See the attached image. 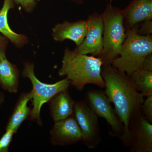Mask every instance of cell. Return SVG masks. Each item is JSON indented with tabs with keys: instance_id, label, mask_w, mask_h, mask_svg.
I'll list each match as a JSON object with an SVG mask.
<instances>
[{
	"instance_id": "6da1fadb",
	"label": "cell",
	"mask_w": 152,
	"mask_h": 152,
	"mask_svg": "<svg viewBox=\"0 0 152 152\" xmlns=\"http://www.w3.org/2000/svg\"><path fill=\"white\" fill-rule=\"evenodd\" d=\"M101 75L105 83V94L115 106V110L124 124V131L121 137L126 147L129 135V126L133 117L141 112L144 96L136 89L129 76L114 67L103 65Z\"/></svg>"
},
{
	"instance_id": "7a4b0ae2",
	"label": "cell",
	"mask_w": 152,
	"mask_h": 152,
	"mask_svg": "<svg viewBox=\"0 0 152 152\" xmlns=\"http://www.w3.org/2000/svg\"><path fill=\"white\" fill-rule=\"evenodd\" d=\"M103 65L99 57L77 53L66 48L58 75L66 76L71 86L78 91L83 90L88 84L104 88V82L101 75Z\"/></svg>"
},
{
	"instance_id": "3957f363",
	"label": "cell",
	"mask_w": 152,
	"mask_h": 152,
	"mask_svg": "<svg viewBox=\"0 0 152 152\" xmlns=\"http://www.w3.org/2000/svg\"><path fill=\"white\" fill-rule=\"evenodd\" d=\"M101 15L104 26L103 51L99 58L103 65L111 64L119 56L127 37L123 10L109 3Z\"/></svg>"
},
{
	"instance_id": "277c9868",
	"label": "cell",
	"mask_w": 152,
	"mask_h": 152,
	"mask_svg": "<svg viewBox=\"0 0 152 152\" xmlns=\"http://www.w3.org/2000/svg\"><path fill=\"white\" fill-rule=\"evenodd\" d=\"M126 34L119 56L111 65L130 76L135 71L142 69L144 60L152 53V35H140L135 26L126 31Z\"/></svg>"
},
{
	"instance_id": "5b68a950",
	"label": "cell",
	"mask_w": 152,
	"mask_h": 152,
	"mask_svg": "<svg viewBox=\"0 0 152 152\" xmlns=\"http://www.w3.org/2000/svg\"><path fill=\"white\" fill-rule=\"evenodd\" d=\"M34 66L33 63H24L22 72L23 77L28 78L32 85V108L30 112L29 119L36 121L39 126L42 125L40 113L42 107L53 96L63 90L67 89L71 86V82L66 77L54 84L45 83L36 77L34 72Z\"/></svg>"
},
{
	"instance_id": "8992f818",
	"label": "cell",
	"mask_w": 152,
	"mask_h": 152,
	"mask_svg": "<svg viewBox=\"0 0 152 152\" xmlns=\"http://www.w3.org/2000/svg\"><path fill=\"white\" fill-rule=\"evenodd\" d=\"M85 97L86 102L97 116L106 120L110 128V135L120 139L124 134V124L104 91L96 89L88 90Z\"/></svg>"
},
{
	"instance_id": "52a82bcc",
	"label": "cell",
	"mask_w": 152,
	"mask_h": 152,
	"mask_svg": "<svg viewBox=\"0 0 152 152\" xmlns=\"http://www.w3.org/2000/svg\"><path fill=\"white\" fill-rule=\"evenodd\" d=\"M74 115L83 135V142L90 150L94 149L102 141L98 117L86 101L76 102Z\"/></svg>"
},
{
	"instance_id": "ba28073f",
	"label": "cell",
	"mask_w": 152,
	"mask_h": 152,
	"mask_svg": "<svg viewBox=\"0 0 152 152\" xmlns=\"http://www.w3.org/2000/svg\"><path fill=\"white\" fill-rule=\"evenodd\" d=\"M129 135L126 148L130 152H152V125L142 112L130 122Z\"/></svg>"
},
{
	"instance_id": "9c48e42d",
	"label": "cell",
	"mask_w": 152,
	"mask_h": 152,
	"mask_svg": "<svg viewBox=\"0 0 152 152\" xmlns=\"http://www.w3.org/2000/svg\"><path fill=\"white\" fill-rule=\"evenodd\" d=\"M86 21L87 32L84 39L73 51L81 54H90L100 57L103 51L104 26L102 15L94 12L88 16Z\"/></svg>"
},
{
	"instance_id": "30bf717a",
	"label": "cell",
	"mask_w": 152,
	"mask_h": 152,
	"mask_svg": "<svg viewBox=\"0 0 152 152\" xmlns=\"http://www.w3.org/2000/svg\"><path fill=\"white\" fill-rule=\"evenodd\" d=\"M81 131L75 115L54 122L50 141L54 146L70 145L83 141Z\"/></svg>"
},
{
	"instance_id": "8fae6325",
	"label": "cell",
	"mask_w": 152,
	"mask_h": 152,
	"mask_svg": "<svg viewBox=\"0 0 152 152\" xmlns=\"http://www.w3.org/2000/svg\"><path fill=\"white\" fill-rule=\"evenodd\" d=\"M87 32L86 21L79 20L74 22L65 21L55 25L52 29V36L56 42L70 40L78 46L84 39Z\"/></svg>"
},
{
	"instance_id": "7c38bea8",
	"label": "cell",
	"mask_w": 152,
	"mask_h": 152,
	"mask_svg": "<svg viewBox=\"0 0 152 152\" xmlns=\"http://www.w3.org/2000/svg\"><path fill=\"white\" fill-rule=\"evenodd\" d=\"M123 13L126 32L140 23L152 20V0H132Z\"/></svg>"
},
{
	"instance_id": "4fadbf2b",
	"label": "cell",
	"mask_w": 152,
	"mask_h": 152,
	"mask_svg": "<svg viewBox=\"0 0 152 152\" xmlns=\"http://www.w3.org/2000/svg\"><path fill=\"white\" fill-rule=\"evenodd\" d=\"M68 89L57 93L48 102L50 115L54 122L74 115L76 102L71 97Z\"/></svg>"
},
{
	"instance_id": "5bb4252c",
	"label": "cell",
	"mask_w": 152,
	"mask_h": 152,
	"mask_svg": "<svg viewBox=\"0 0 152 152\" xmlns=\"http://www.w3.org/2000/svg\"><path fill=\"white\" fill-rule=\"evenodd\" d=\"M13 0H4L2 8L0 10V32L11 41L17 48H20L28 44V38L24 34L15 32L10 27L8 21L9 11L14 9Z\"/></svg>"
},
{
	"instance_id": "9a60e30c",
	"label": "cell",
	"mask_w": 152,
	"mask_h": 152,
	"mask_svg": "<svg viewBox=\"0 0 152 152\" xmlns=\"http://www.w3.org/2000/svg\"><path fill=\"white\" fill-rule=\"evenodd\" d=\"M32 98V90L29 92L22 93L20 95L9 119L6 130L12 129L17 132L21 125L28 118L31 110L27 104Z\"/></svg>"
},
{
	"instance_id": "2e32d148",
	"label": "cell",
	"mask_w": 152,
	"mask_h": 152,
	"mask_svg": "<svg viewBox=\"0 0 152 152\" xmlns=\"http://www.w3.org/2000/svg\"><path fill=\"white\" fill-rule=\"evenodd\" d=\"M20 72L7 58L0 63V85L5 91L16 94L18 91Z\"/></svg>"
},
{
	"instance_id": "e0dca14e",
	"label": "cell",
	"mask_w": 152,
	"mask_h": 152,
	"mask_svg": "<svg viewBox=\"0 0 152 152\" xmlns=\"http://www.w3.org/2000/svg\"><path fill=\"white\" fill-rule=\"evenodd\" d=\"M129 76L137 90L144 97L152 96V71L141 69Z\"/></svg>"
},
{
	"instance_id": "ac0fdd59",
	"label": "cell",
	"mask_w": 152,
	"mask_h": 152,
	"mask_svg": "<svg viewBox=\"0 0 152 152\" xmlns=\"http://www.w3.org/2000/svg\"><path fill=\"white\" fill-rule=\"evenodd\" d=\"M16 132L12 129L6 130V132L0 139V152H8L14 134Z\"/></svg>"
},
{
	"instance_id": "d6986e66",
	"label": "cell",
	"mask_w": 152,
	"mask_h": 152,
	"mask_svg": "<svg viewBox=\"0 0 152 152\" xmlns=\"http://www.w3.org/2000/svg\"><path fill=\"white\" fill-rule=\"evenodd\" d=\"M141 108L142 113L149 122L152 123V96L147 97Z\"/></svg>"
},
{
	"instance_id": "ffe728a7",
	"label": "cell",
	"mask_w": 152,
	"mask_h": 152,
	"mask_svg": "<svg viewBox=\"0 0 152 152\" xmlns=\"http://www.w3.org/2000/svg\"><path fill=\"white\" fill-rule=\"evenodd\" d=\"M136 31L141 36H149L152 33V20H148L135 25Z\"/></svg>"
},
{
	"instance_id": "44dd1931",
	"label": "cell",
	"mask_w": 152,
	"mask_h": 152,
	"mask_svg": "<svg viewBox=\"0 0 152 152\" xmlns=\"http://www.w3.org/2000/svg\"><path fill=\"white\" fill-rule=\"evenodd\" d=\"M15 4L20 6L28 13H31L35 8L38 0H13Z\"/></svg>"
},
{
	"instance_id": "7402d4cb",
	"label": "cell",
	"mask_w": 152,
	"mask_h": 152,
	"mask_svg": "<svg viewBox=\"0 0 152 152\" xmlns=\"http://www.w3.org/2000/svg\"><path fill=\"white\" fill-rule=\"evenodd\" d=\"M8 39L0 35V63L6 58V51L8 43Z\"/></svg>"
},
{
	"instance_id": "603a6c76",
	"label": "cell",
	"mask_w": 152,
	"mask_h": 152,
	"mask_svg": "<svg viewBox=\"0 0 152 152\" xmlns=\"http://www.w3.org/2000/svg\"><path fill=\"white\" fill-rule=\"evenodd\" d=\"M142 69L152 71V53L148 55L144 60Z\"/></svg>"
},
{
	"instance_id": "cb8c5ba5",
	"label": "cell",
	"mask_w": 152,
	"mask_h": 152,
	"mask_svg": "<svg viewBox=\"0 0 152 152\" xmlns=\"http://www.w3.org/2000/svg\"><path fill=\"white\" fill-rule=\"evenodd\" d=\"M70 1L75 4L80 5L84 4L85 0H70Z\"/></svg>"
},
{
	"instance_id": "d4e9b609",
	"label": "cell",
	"mask_w": 152,
	"mask_h": 152,
	"mask_svg": "<svg viewBox=\"0 0 152 152\" xmlns=\"http://www.w3.org/2000/svg\"><path fill=\"white\" fill-rule=\"evenodd\" d=\"M106 1H110V3H111L113 1V0H105Z\"/></svg>"
},
{
	"instance_id": "484cf974",
	"label": "cell",
	"mask_w": 152,
	"mask_h": 152,
	"mask_svg": "<svg viewBox=\"0 0 152 152\" xmlns=\"http://www.w3.org/2000/svg\"><path fill=\"white\" fill-rule=\"evenodd\" d=\"M1 96H0V103L1 102L2 100V99L1 98Z\"/></svg>"
}]
</instances>
